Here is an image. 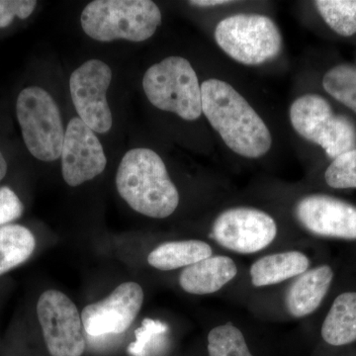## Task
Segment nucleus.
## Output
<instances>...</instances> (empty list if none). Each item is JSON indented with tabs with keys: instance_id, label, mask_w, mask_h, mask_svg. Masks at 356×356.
I'll use <instances>...</instances> for the list:
<instances>
[{
	"instance_id": "nucleus-21",
	"label": "nucleus",
	"mask_w": 356,
	"mask_h": 356,
	"mask_svg": "<svg viewBox=\"0 0 356 356\" xmlns=\"http://www.w3.org/2000/svg\"><path fill=\"white\" fill-rule=\"evenodd\" d=\"M323 86L332 97L356 113V70L339 65L325 72Z\"/></svg>"
},
{
	"instance_id": "nucleus-28",
	"label": "nucleus",
	"mask_w": 356,
	"mask_h": 356,
	"mask_svg": "<svg viewBox=\"0 0 356 356\" xmlns=\"http://www.w3.org/2000/svg\"><path fill=\"white\" fill-rule=\"evenodd\" d=\"M7 172V163L6 159L2 156L1 152H0V181L3 179Z\"/></svg>"
},
{
	"instance_id": "nucleus-3",
	"label": "nucleus",
	"mask_w": 356,
	"mask_h": 356,
	"mask_svg": "<svg viewBox=\"0 0 356 356\" xmlns=\"http://www.w3.org/2000/svg\"><path fill=\"white\" fill-rule=\"evenodd\" d=\"M81 22L86 34L96 41L143 42L161 24V13L149 0H95L83 9Z\"/></svg>"
},
{
	"instance_id": "nucleus-8",
	"label": "nucleus",
	"mask_w": 356,
	"mask_h": 356,
	"mask_svg": "<svg viewBox=\"0 0 356 356\" xmlns=\"http://www.w3.org/2000/svg\"><path fill=\"white\" fill-rule=\"evenodd\" d=\"M37 316L47 348L51 356H81L86 337L81 316L74 302L58 290L39 297Z\"/></svg>"
},
{
	"instance_id": "nucleus-26",
	"label": "nucleus",
	"mask_w": 356,
	"mask_h": 356,
	"mask_svg": "<svg viewBox=\"0 0 356 356\" xmlns=\"http://www.w3.org/2000/svg\"><path fill=\"white\" fill-rule=\"evenodd\" d=\"M23 204L9 187H0V227L7 226L22 216Z\"/></svg>"
},
{
	"instance_id": "nucleus-15",
	"label": "nucleus",
	"mask_w": 356,
	"mask_h": 356,
	"mask_svg": "<svg viewBox=\"0 0 356 356\" xmlns=\"http://www.w3.org/2000/svg\"><path fill=\"white\" fill-rule=\"evenodd\" d=\"M334 280L329 266L308 269L292 283L286 295V307L294 318H304L314 313L324 300Z\"/></svg>"
},
{
	"instance_id": "nucleus-23",
	"label": "nucleus",
	"mask_w": 356,
	"mask_h": 356,
	"mask_svg": "<svg viewBox=\"0 0 356 356\" xmlns=\"http://www.w3.org/2000/svg\"><path fill=\"white\" fill-rule=\"evenodd\" d=\"M325 179L332 188H356V149L334 159L325 170Z\"/></svg>"
},
{
	"instance_id": "nucleus-20",
	"label": "nucleus",
	"mask_w": 356,
	"mask_h": 356,
	"mask_svg": "<svg viewBox=\"0 0 356 356\" xmlns=\"http://www.w3.org/2000/svg\"><path fill=\"white\" fill-rule=\"evenodd\" d=\"M323 19L337 34L350 37L356 33V0H318L314 2Z\"/></svg>"
},
{
	"instance_id": "nucleus-13",
	"label": "nucleus",
	"mask_w": 356,
	"mask_h": 356,
	"mask_svg": "<svg viewBox=\"0 0 356 356\" xmlns=\"http://www.w3.org/2000/svg\"><path fill=\"white\" fill-rule=\"evenodd\" d=\"M300 224L316 236L356 240V207L331 196L302 198L295 208Z\"/></svg>"
},
{
	"instance_id": "nucleus-6",
	"label": "nucleus",
	"mask_w": 356,
	"mask_h": 356,
	"mask_svg": "<svg viewBox=\"0 0 356 356\" xmlns=\"http://www.w3.org/2000/svg\"><path fill=\"white\" fill-rule=\"evenodd\" d=\"M16 113L28 151L42 161H57L62 154L65 132L60 109L48 91L30 86L16 102Z\"/></svg>"
},
{
	"instance_id": "nucleus-14",
	"label": "nucleus",
	"mask_w": 356,
	"mask_h": 356,
	"mask_svg": "<svg viewBox=\"0 0 356 356\" xmlns=\"http://www.w3.org/2000/svg\"><path fill=\"white\" fill-rule=\"evenodd\" d=\"M236 274L238 266L231 257L212 255L185 267L179 275V284L189 294H212L231 282Z\"/></svg>"
},
{
	"instance_id": "nucleus-27",
	"label": "nucleus",
	"mask_w": 356,
	"mask_h": 356,
	"mask_svg": "<svg viewBox=\"0 0 356 356\" xmlns=\"http://www.w3.org/2000/svg\"><path fill=\"white\" fill-rule=\"evenodd\" d=\"M231 3H233V1H229V0H195V1L189 2L191 6L200 7L225 6V4Z\"/></svg>"
},
{
	"instance_id": "nucleus-19",
	"label": "nucleus",
	"mask_w": 356,
	"mask_h": 356,
	"mask_svg": "<svg viewBox=\"0 0 356 356\" xmlns=\"http://www.w3.org/2000/svg\"><path fill=\"white\" fill-rule=\"evenodd\" d=\"M35 248L36 240L29 229L20 225L0 227V275L27 261Z\"/></svg>"
},
{
	"instance_id": "nucleus-24",
	"label": "nucleus",
	"mask_w": 356,
	"mask_h": 356,
	"mask_svg": "<svg viewBox=\"0 0 356 356\" xmlns=\"http://www.w3.org/2000/svg\"><path fill=\"white\" fill-rule=\"evenodd\" d=\"M165 330V325L159 321L145 318L140 327L135 332L136 341L129 346L128 353L133 356H147L154 339Z\"/></svg>"
},
{
	"instance_id": "nucleus-11",
	"label": "nucleus",
	"mask_w": 356,
	"mask_h": 356,
	"mask_svg": "<svg viewBox=\"0 0 356 356\" xmlns=\"http://www.w3.org/2000/svg\"><path fill=\"white\" fill-rule=\"evenodd\" d=\"M144 303V291L136 282L119 285L107 298L83 309L84 331L90 337L122 334L127 331Z\"/></svg>"
},
{
	"instance_id": "nucleus-16",
	"label": "nucleus",
	"mask_w": 356,
	"mask_h": 356,
	"mask_svg": "<svg viewBox=\"0 0 356 356\" xmlns=\"http://www.w3.org/2000/svg\"><path fill=\"white\" fill-rule=\"evenodd\" d=\"M310 266L308 257L297 250L266 255L250 267V278L255 287L270 286L306 273Z\"/></svg>"
},
{
	"instance_id": "nucleus-4",
	"label": "nucleus",
	"mask_w": 356,
	"mask_h": 356,
	"mask_svg": "<svg viewBox=\"0 0 356 356\" xmlns=\"http://www.w3.org/2000/svg\"><path fill=\"white\" fill-rule=\"evenodd\" d=\"M143 88L149 102L163 111L187 121L202 115L201 86L186 58L170 57L152 65L143 79Z\"/></svg>"
},
{
	"instance_id": "nucleus-1",
	"label": "nucleus",
	"mask_w": 356,
	"mask_h": 356,
	"mask_svg": "<svg viewBox=\"0 0 356 356\" xmlns=\"http://www.w3.org/2000/svg\"><path fill=\"white\" fill-rule=\"evenodd\" d=\"M202 113L225 144L243 158L259 159L270 149V131L231 84L210 79L201 86Z\"/></svg>"
},
{
	"instance_id": "nucleus-10",
	"label": "nucleus",
	"mask_w": 356,
	"mask_h": 356,
	"mask_svg": "<svg viewBox=\"0 0 356 356\" xmlns=\"http://www.w3.org/2000/svg\"><path fill=\"white\" fill-rule=\"evenodd\" d=\"M111 79V69L100 60H88L70 76V95L79 118L95 133H107L112 128L106 98Z\"/></svg>"
},
{
	"instance_id": "nucleus-7",
	"label": "nucleus",
	"mask_w": 356,
	"mask_h": 356,
	"mask_svg": "<svg viewBox=\"0 0 356 356\" xmlns=\"http://www.w3.org/2000/svg\"><path fill=\"white\" fill-rule=\"evenodd\" d=\"M293 128L304 139L317 144L327 156L336 159L355 146L353 124L332 113L331 105L321 95H302L290 107Z\"/></svg>"
},
{
	"instance_id": "nucleus-25",
	"label": "nucleus",
	"mask_w": 356,
	"mask_h": 356,
	"mask_svg": "<svg viewBox=\"0 0 356 356\" xmlns=\"http://www.w3.org/2000/svg\"><path fill=\"white\" fill-rule=\"evenodd\" d=\"M36 6L33 0H0V28L10 25L15 17H29Z\"/></svg>"
},
{
	"instance_id": "nucleus-18",
	"label": "nucleus",
	"mask_w": 356,
	"mask_h": 356,
	"mask_svg": "<svg viewBox=\"0 0 356 356\" xmlns=\"http://www.w3.org/2000/svg\"><path fill=\"white\" fill-rule=\"evenodd\" d=\"M212 254V248L203 241H178L159 245L149 254L147 262L159 270L170 271L191 266Z\"/></svg>"
},
{
	"instance_id": "nucleus-17",
	"label": "nucleus",
	"mask_w": 356,
	"mask_h": 356,
	"mask_svg": "<svg viewBox=\"0 0 356 356\" xmlns=\"http://www.w3.org/2000/svg\"><path fill=\"white\" fill-rule=\"evenodd\" d=\"M322 337L334 346L356 341V292L339 295L322 325Z\"/></svg>"
},
{
	"instance_id": "nucleus-2",
	"label": "nucleus",
	"mask_w": 356,
	"mask_h": 356,
	"mask_svg": "<svg viewBox=\"0 0 356 356\" xmlns=\"http://www.w3.org/2000/svg\"><path fill=\"white\" fill-rule=\"evenodd\" d=\"M116 186L126 203L147 217H170L179 204V193L165 163L147 147H137L125 154L117 170Z\"/></svg>"
},
{
	"instance_id": "nucleus-12",
	"label": "nucleus",
	"mask_w": 356,
	"mask_h": 356,
	"mask_svg": "<svg viewBox=\"0 0 356 356\" xmlns=\"http://www.w3.org/2000/svg\"><path fill=\"white\" fill-rule=\"evenodd\" d=\"M60 158L63 177L72 187L102 175L107 165L102 143L79 117L67 124Z\"/></svg>"
},
{
	"instance_id": "nucleus-9",
	"label": "nucleus",
	"mask_w": 356,
	"mask_h": 356,
	"mask_svg": "<svg viewBox=\"0 0 356 356\" xmlns=\"http://www.w3.org/2000/svg\"><path fill=\"white\" fill-rule=\"evenodd\" d=\"M277 225L270 215L252 207H235L222 212L213 222L211 236L236 254H252L273 243Z\"/></svg>"
},
{
	"instance_id": "nucleus-5",
	"label": "nucleus",
	"mask_w": 356,
	"mask_h": 356,
	"mask_svg": "<svg viewBox=\"0 0 356 356\" xmlns=\"http://www.w3.org/2000/svg\"><path fill=\"white\" fill-rule=\"evenodd\" d=\"M215 40L229 57L247 65L273 60L283 46L280 28L261 14L241 13L225 18L217 25Z\"/></svg>"
},
{
	"instance_id": "nucleus-22",
	"label": "nucleus",
	"mask_w": 356,
	"mask_h": 356,
	"mask_svg": "<svg viewBox=\"0 0 356 356\" xmlns=\"http://www.w3.org/2000/svg\"><path fill=\"white\" fill-rule=\"evenodd\" d=\"M209 356H252L243 332L235 325H218L208 334Z\"/></svg>"
}]
</instances>
